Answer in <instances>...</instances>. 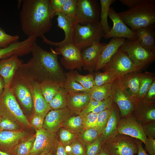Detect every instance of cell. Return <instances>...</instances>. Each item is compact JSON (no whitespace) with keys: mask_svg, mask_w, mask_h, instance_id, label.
<instances>
[{"mask_svg":"<svg viewBox=\"0 0 155 155\" xmlns=\"http://www.w3.org/2000/svg\"><path fill=\"white\" fill-rule=\"evenodd\" d=\"M112 96L102 101L100 104L95 108L91 112L98 113L106 109L111 108L114 104Z\"/></svg>","mask_w":155,"mask_h":155,"instance_id":"48","label":"cell"},{"mask_svg":"<svg viewBox=\"0 0 155 155\" xmlns=\"http://www.w3.org/2000/svg\"><path fill=\"white\" fill-rule=\"evenodd\" d=\"M144 144L146 150L150 155H155V139L147 137Z\"/></svg>","mask_w":155,"mask_h":155,"instance_id":"52","label":"cell"},{"mask_svg":"<svg viewBox=\"0 0 155 155\" xmlns=\"http://www.w3.org/2000/svg\"><path fill=\"white\" fill-rule=\"evenodd\" d=\"M131 114L141 124L155 121V101L135 99Z\"/></svg>","mask_w":155,"mask_h":155,"instance_id":"17","label":"cell"},{"mask_svg":"<svg viewBox=\"0 0 155 155\" xmlns=\"http://www.w3.org/2000/svg\"><path fill=\"white\" fill-rule=\"evenodd\" d=\"M51 51L57 55H62L61 62L66 69L81 71L83 66L81 51L74 44L57 47L54 49L51 48Z\"/></svg>","mask_w":155,"mask_h":155,"instance_id":"12","label":"cell"},{"mask_svg":"<svg viewBox=\"0 0 155 155\" xmlns=\"http://www.w3.org/2000/svg\"><path fill=\"white\" fill-rule=\"evenodd\" d=\"M125 24L133 31L142 27L154 28L155 0H142L138 5L118 13Z\"/></svg>","mask_w":155,"mask_h":155,"instance_id":"3","label":"cell"},{"mask_svg":"<svg viewBox=\"0 0 155 155\" xmlns=\"http://www.w3.org/2000/svg\"><path fill=\"white\" fill-rule=\"evenodd\" d=\"M0 117L10 119L24 126L31 127L9 88H5L0 96Z\"/></svg>","mask_w":155,"mask_h":155,"instance_id":"5","label":"cell"},{"mask_svg":"<svg viewBox=\"0 0 155 155\" xmlns=\"http://www.w3.org/2000/svg\"><path fill=\"white\" fill-rule=\"evenodd\" d=\"M98 114L91 112L82 117L84 129L94 127Z\"/></svg>","mask_w":155,"mask_h":155,"instance_id":"47","label":"cell"},{"mask_svg":"<svg viewBox=\"0 0 155 155\" xmlns=\"http://www.w3.org/2000/svg\"><path fill=\"white\" fill-rule=\"evenodd\" d=\"M101 101H97L90 99L89 102L81 111L79 115L82 117L91 112L95 108L100 104Z\"/></svg>","mask_w":155,"mask_h":155,"instance_id":"51","label":"cell"},{"mask_svg":"<svg viewBox=\"0 0 155 155\" xmlns=\"http://www.w3.org/2000/svg\"><path fill=\"white\" fill-rule=\"evenodd\" d=\"M31 82L33 88V113L45 117L51 109L41 93L40 84Z\"/></svg>","mask_w":155,"mask_h":155,"instance_id":"25","label":"cell"},{"mask_svg":"<svg viewBox=\"0 0 155 155\" xmlns=\"http://www.w3.org/2000/svg\"><path fill=\"white\" fill-rule=\"evenodd\" d=\"M113 105L111 108L106 109L98 114L96 125L94 128L98 131L99 136L106 126L113 111Z\"/></svg>","mask_w":155,"mask_h":155,"instance_id":"38","label":"cell"},{"mask_svg":"<svg viewBox=\"0 0 155 155\" xmlns=\"http://www.w3.org/2000/svg\"><path fill=\"white\" fill-rule=\"evenodd\" d=\"M69 146L70 148L69 155H86L85 145L77 138Z\"/></svg>","mask_w":155,"mask_h":155,"instance_id":"44","label":"cell"},{"mask_svg":"<svg viewBox=\"0 0 155 155\" xmlns=\"http://www.w3.org/2000/svg\"><path fill=\"white\" fill-rule=\"evenodd\" d=\"M126 39L123 38H113L103 48L99 55L95 69L96 71L102 69L111 60Z\"/></svg>","mask_w":155,"mask_h":155,"instance_id":"20","label":"cell"},{"mask_svg":"<svg viewBox=\"0 0 155 155\" xmlns=\"http://www.w3.org/2000/svg\"><path fill=\"white\" fill-rule=\"evenodd\" d=\"M35 130L36 138L34 144L28 155H39L43 153L53 155L58 141L56 133L43 128Z\"/></svg>","mask_w":155,"mask_h":155,"instance_id":"11","label":"cell"},{"mask_svg":"<svg viewBox=\"0 0 155 155\" xmlns=\"http://www.w3.org/2000/svg\"><path fill=\"white\" fill-rule=\"evenodd\" d=\"M53 155H69L65 148L60 141H58L57 147Z\"/></svg>","mask_w":155,"mask_h":155,"instance_id":"56","label":"cell"},{"mask_svg":"<svg viewBox=\"0 0 155 155\" xmlns=\"http://www.w3.org/2000/svg\"><path fill=\"white\" fill-rule=\"evenodd\" d=\"M27 134L21 131H0V151L8 154L9 151L26 137Z\"/></svg>","mask_w":155,"mask_h":155,"instance_id":"23","label":"cell"},{"mask_svg":"<svg viewBox=\"0 0 155 155\" xmlns=\"http://www.w3.org/2000/svg\"><path fill=\"white\" fill-rule=\"evenodd\" d=\"M5 88V83L2 77L0 75V96L2 94Z\"/></svg>","mask_w":155,"mask_h":155,"instance_id":"58","label":"cell"},{"mask_svg":"<svg viewBox=\"0 0 155 155\" xmlns=\"http://www.w3.org/2000/svg\"><path fill=\"white\" fill-rule=\"evenodd\" d=\"M120 49L127 54L140 72L147 68L155 59V54L142 47L137 38L126 40Z\"/></svg>","mask_w":155,"mask_h":155,"instance_id":"7","label":"cell"},{"mask_svg":"<svg viewBox=\"0 0 155 155\" xmlns=\"http://www.w3.org/2000/svg\"><path fill=\"white\" fill-rule=\"evenodd\" d=\"M113 83L100 86H94L90 93L91 98L100 102L112 96Z\"/></svg>","mask_w":155,"mask_h":155,"instance_id":"29","label":"cell"},{"mask_svg":"<svg viewBox=\"0 0 155 155\" xmlns=\"http://www.w3.org/2000/svg\"><path fill=\"white\" fill-rule=\"evenodd\" d=\"M100 5L96 0H78L75 17L82 24L100 21Z\"/></svg>","mask_w":155,"mask_h":155,"instance_id":"14","label":"cell"},{"mask_svg":"<svg viewBox=\"0 0 155 155\" xmlns=\"http://www.w3.org/2000/svg\"><path fill=\"white\" fill-rule=\"evenodd\" d=\"M22 63V61L16 55L0 61V75L4 80L5 88H9L16 72Z\"/></svg>","mask_w":155,"mask_h":155,"instance_id":"22","label":"cell"},{"mask_svg":"<svg viewBox=\"0 0 155 155\" xmlns=\"http://www.w3.org/2000/svg\"><path fill=\"white\" fill-rule=\"evenodd\" d=\"M113 75L116 78L133 72L139 71L127 54L120 48L111 60L102 69Z\"/></svg>","mask_w":155,"mask_h":155,"instance_id":"10","label":"cell"},{"mask_svg":"<svg viewBox=\"0 0 155 155\" xmlns=\"http://www.w3.org/2000/svg\"><path fill=\"white\" fill-rule=\"evenodd\" d=\"M75 80L83 87L90 91L95 86L94 74L90 73L83 75L80 74L77 71H73Z\"/></svg>","mask_w":155,"mask_h":155,"instance_id":"37","label":"cell"},{"mask_svg":"<svg viewBox=\"0 0 155 155\" xmlns=\"http://www.w3.org/2000/svg\"><path fill=\"white\" fill-rule=\"evenodd\" d=\"M36 38L34 36L30 37L22 41H18L7 47L0 48V59L14 55L22 56L30 53Z\"/></svg>","mask_w":155,"mask_h":155,"instance_id":"19","label":"cell"},{"mask_svg":"<svg viewBox=\"0 0 155 155\" xmlns=\"http://www.w3.org/2000/svg\"><path fill=\"white\" fill-rule=\"evenodd\" d=\"M137 140V143L138 147V155H149L146 153L142 145L143 142L139 140Z\"/></svg>","mask_w":155,"mask_h":155,"instance_id":"57","label":"cell"},{"mask_svg":"<svg viewBox=\"0 0 155 155\" xmlns=\"http://www.w3.org/2000/svg\"><path fill=\"white\" fill-rule=\"evenodd\" d=\"M145 101H155V80L152 84L146 94L142 99Z\"/></svg>","mask_w":155,"mask_h":155,"instance_id":"53","label":"cell"},{"mask_svg":"<svg viewBox=\"0 0 155 155\" xmlns=\"http://www.w3.org/2000/svg\"><path fill=\"white\" fill-rule=\"evenodd\" d=\"M19 38L18 35L9 34L0 27V48L7 47L18 41Z\"/></svg>","mask_w":155,"mask_h":155,"instance_id":"42","label":"cell"},{"mask_svg":"<svg viewBox=\"0 0 155 155\" xmlns=\"http://www.w3.org/2000/svg\"><path fill=\"white\" fill-rule=\"evenodd\" d=\"M63 126L77 134H79L84 129L82 117L79 115L69 116L65 120Z\"/></svg>","mask_w":155,"mask_h":155,"instance_id":"36","label":"cell"},{"mask_svg":"<svg viewBox=\"0 0 155 155\" xmlns=\"http://www.w3.org/2000/svg\"><path fill=\"white\" fill-rule=\"evenodd\" d=\"M44 118V117L33 113L29 122L31 127L37 129L42 128Z\"/></svg>","mask_w":155,"mask_h":155,"instance_id":"50","label":"cell"},{"mask_svg":"<svg viewBox=\"0 0 155 155\" xmlns=\"http://www.w3.org/2000/svg\"><path fill=\"white\" fill-rule=\"evenodd\" d=\"M66 0H50L51 6L55 12H61Z\"/></svg>","mask_w":155,"mask_h":155,"instance_id":"54","label":"cell"},{"mask_svg":"<svg viewBox=\"0 0 155 155\" xmlns=\"http://www.w3.org/2000/svg\"><path fill=\"white\" fill-rule=\"evenodd\" d=\"M0 155H9V154L6 152L0 151Z\"/></svg>","mask_w":155,"mask_h":155,"instance_id":"60","label":"cell"},{"mask_svg":"<svg viewBox=\"0 0 155 155\" xmlns=\"http://www.w3.org/2000/svg\"><path fill=\"white\" fill-rule=\"evenodd\" d=\"M112 96L122 117L131 113L134 107L133 100L121 77L116 78L113 82Z\"/></svg>","mask_w":155,"mask_h":155,"instance_id":"13","label":"cell"},{"mask_svg":"<svg viewBox=\"0 0 155 155\" xmlns=\"http://www.w3.org/2000/svg\"><path fill=\"white\" fill-rule=\"evenodd\" d=\"M36 138L35 134L26 138L10 150V155H28L32 149Z\"/></svg>","mask_w":155,"mask_h":155,"instance_id":"30","label":"cell"},{"mask_svg":"<svg viewBox=\"0 0 155 155\" xmlns=\"http://www.w3.org/2000/svg\"><path fill=\"white\" fill-rule=\"evenodd\" d=\"M142 0H119L122 4L125 5L129 9L133 8L138 5Z\"/></svg>","mask_w":155,"mask_h":155,"instance_id":"55","label":"cell"},{"mask_svg":"<svg viewBox=\"0 0 155 155\" xmlns=\"http://www.w3.org/2000/svg\"><path fill=\"white\" fill-rule=\"evenodd\" d=\"M60 142L64 147L69 145L78 137V134L65 128H61L59 133Z\"/></svg>","mask_w":155,"mask_h":155,"instance_id":"40","label":"cell"},{"mask_svg":"<svg viewBox=\"0 0 155 155\" xmlns=\"http://www.w3.org/2000/svg\"><path fill=\"white\" fill-rule=\"evenodd\" d=\"M117 129L118 134L135 138L144 143L147 137L143 131L142 124L135 119L131 113L119 118Z\"/></svg>","mask_w":155,"mask_h":155,"instance_id":"15","label":"cell"},{"mask_svg":"<svg viewBox=\"0 0 155 155\" xmlns=\"http://www.w3.org/2000/svg\"><path fill=\"white\" fill-rule=\"evenodd\" d=\"M73 112L67 107L61 109L51 110L45 117L43 128L51 132L55 133Z\"/></svg>","mask_w":155,"mask_h":155,"instance_id":"18","label":"cell"},{"mask_svg":"<svg viewBox=\"0 0 155 155\" xmlns=\"http://www.w3.org/2000/svg\"><path fill=\"white\" fill-rule=\"evenodd\" d=\"M103 144L99 137L93 142L85 146L86 155H97L101 150Z\"/></svg>","mask_w":155,"mask_h":155,"instance_id":"46","label":"cell"},{"mask_svg":"<svg viewBox=\"0 0 155 155\" xmlns=\"http://www.w3.org/2000/svg\"><path fill=\"white\" fill-rule=\"evenodd\" d=\"M55 15L57 16V26L63 30L65 38L60 42H54L49 40L44 35L41 37L43 42L49 45L58 47L74 44L76 27L78 23L75 17L69 16L61 12H55Z\"/></svg>","mask_w":155,"mask_h":155,"instance_id":"9","label":"cell"},{"mask_svg":"<svg viewBox=\"0 0 155 155\" xmlns=\"http://www.w3.org/2000/svg\"><path fill=\"white\" fill-rule=\"evenodd\" d=\"M90 98V93L80 92L67 93V107L73 113L79 114Z\"/></svg>","mask_w":155,"mask_h":155,"instance_id":"24","label":"cell"},{"mask_svg":"<svg viewBox=\"0 0 155 155\" xmlns=\"http://www.w3.org/2000/svg\"><path fill=\"white\" fill-rule=\"evenodd\" d=\"M102 148L109 155H134L138 152L136 140L119 134L105 142Z\"/></svg>","mask_w":155,"mask_h":155,"instance_id":"8","label":"cell"},{"mask_svg":"<svg viewBox=\"0 0 155 155\" xmlns=\"http://www.w3.org/2000/svg\"><path fill=\"white\" fill-rule=\"evenodd\" d=\"M154 80V72L146 71L143 73H141L139 93L137 97L134 100L142 99Z\"/></svg>","mask_w":155,"mask_h":155,"instance_id":"31","label":"cell"},{"mask_svg":"<svg viewBox=\"0 0 155 155\" xmlns=\"http://www.w3.org/2000/svg\"><path fill=\"white\" fill-rule=\"evenodd\" d=\"M31 53V58L19 68L22 73L31 82H51L63 87L65 73L58 61V55L43 49L36 42Z\"/></svg>","mask_w":155,"mask_h":155,"instance_id":"1","label":"cell"},{"mask_svg":"<svg viewBox=\"0 0 155 155\" xmlns=\"http://www.w3.org/2000/svg\"><path fill=\"white\" fill-rule=\"evenodd\" d=\"M94 74L95 86H100L112 83L116 78L113 75L107 71L96 73Z\"/></svg>","mask_w":155,"mask_h":155,"instance_id":"41","label":"cell"},{"mask_svg":"<svg viewBox=\"0 0 155 155\" xmlns=\"http://www.w3.org/2000/svg\"><path fill=\"white\" fill-rule=\"evenodd\" d=\"M106 44L99 42L93 44L82 50L81 55L82 67L84 69L91 73L95 70L100 54Z\"/></svg>","mask_w":155,"mask_h":155,"instance_id":"21","label":"cell"},{"mask_svg":"<svg viewBox=\"0 0 155 155\" xmlns=\"http://www.w3.org/2000/svg\"><path fill=\"white\" fill-rule=\"evenodd\" d=\"M97 155H109V154L102 147L101 150Z\"/></svg>","mask_w":155,"mask_h":155,"instance_id":"59","label":"cell"},{"mask_svg":"<svg viewBox=\"0 0 155 155\" xmlns=\"http://www.w3.org/2000/svg\"><path fill=\"white\" fill-rule=\"evenodd\" d=\"M104 35L100 21L83 24L78 23L75 29L74 44L81 51L93 44L100 42Z\"/></svg>","mask_w":155,"mask_h":155,"instance_id":"6","label":"cell"},{"mask_svg":"<svg viewBox=\"0 0 155 155\" xmlns=\"http://www.w3.org/2000/svg\"><path fill=\"white\" fill-rule=\"evenodd\" d=\"M115 0H100V22L104 34L108 33L111 28L108 21V16L111 5L116 1Z\"/></svg>","mask_w":155,"mask_h":155,"instance_id":"32","label":"cell"},{"mask_svg":"<svg viewBox=\"0 0 155 155\" xmlns=\"http://www.w3.org/2000/svg\"><path fill=\"white\" fill-rule=\"evenodd\" d=\"M78 3V0H66L61 12L67 16L75 17L77 11Z\"/></svg>","mask_w":155,"mask_h":155,"instance_id":"45","label":"cell"},{"mask_svg":"<svg viewBox=\"0 0 155 155\" xmlns=\"http://www.w3.org/2000/svg\"><path fill=\"white\" fill-rule=\"evenodd\" d=\"M67 94L64 88L61 87L49 104L51 110L61 109L67 107Z\"/></svg>","mask_w":155,"mask_h":155,"instance_id":"35","label":"cell"},{"mask_svg":"<svg viewBox=\"0 0 155 155\" xmlns=\"http://www.w3.org/2000/svg\"><path fill=\"white\" fill-rule=\"evenodd\" d=\"M39 155H52L48 154L43 153V154H42Z\"/></svg>","mask_w":155,"mask_h":155,"instance_id":"61","label":"cell"},{"mask_svg":"<svg viewBox=\"0 0 155 155\" xmlns=\"http://www.w3.org/2000/svg\"><path fill=\"white\" fill-rule=\"evenodd\" d=\"M143 131L148 137L155 138V121H150L142 125Z\"/></svg>","mask_w":155,"mask_h":155,"instance_id":"49","label":"cell"},{"mask_svg":"<svg viewBox=\"0 0 155 155\" xmlns=\"http://www.w3.org/2000/svg\"><path fill=\"white\" fill-rule=\"evenodd\" d=\"M9 88L22 109L33 112V88L31 82L19 68L16 72Z\"/></svg>","mask_w":155,"mask_h":155,"instance_id":"4","label":"cell"},{"mask_svg":"<svg viewBox=\"0 0 155 155\" xmlns=\"http://www.w3.org/2000/svg\"><path fill=\"white\" fill-rule=\"evenodd\" d=\"M134 31L142 46L148 51L155 54V34L153 28L142 27Z\"/></svg>","mask_w":155,"mask_h":155,"instance_id":"26","label":"cell"},{"mask_svg":"<svg viewBox=\"0 0 155 155\" xmlns=\"http://www.w3.org/2000/svg\"><path fill=\"white\" fill-rule=\"evenodd\" d=\"M20 12L22 31L28 37H41L50 31L55 16L50 0H24Z\"/></svg>","mask_w":155,"mask_h":155,"instance_id":"2","label":"cell"},{"mask_svg":"<svg viewBox=\"0 0 155 155\" xmlns=\"http://www.w3.org/2000/svg\"><path fill=\"white\" fill-rule=\"evenodd\" d=\"M99 137L98 131L94 128L84 129L78 135L79 139L85 146L93 142Z\"/></svg>","mask_w":155,"mask_h":155,"instance_id":"39","label":"cell"},{"mask_svg":"<svg viewBox=\"0 0 155 155\" xmlns=\"http://www.w3.org/2000/svg\"><path fill=\"white\" fill-rule=\"evenodd\" d=\"M141 73L138 71L128 73L121 77L129 94L133 100L139 93Z\"/></svg>","mask_w":155,"mask_h":155,"instance_id":"28","label":"cell"},{"mask_svg":"<svg viewBox=\"0 0 155 155\" xmlns=\"http://www.w3.org/2000/svg\"><path fill=\"white\" fill-rule=\"evenodd\" d=\"M108 16L113 22V26L104 34V38H123L130 40L137 38L135 32L125 24L113 8L110 7Z\"/></svg>","mask_w":155,"mask_h":155,"instance_id":"16","label":"cell"},{"mask_svg":"<svg viewBox=\"0 0 155 155\" xmlns=\"http://www.w3.org/2000/svg\"><path fill=\"white\" fill-rule=\"evenodd\" d=\"M73 70L65 73V81L63 88L68 93L82 92L90 93V91L83 87L75 80Z\"/></svg>","mask_w":155,"mask_h":155,"instance_id":"34","label":"cell"},{"mask_svg":"<svg viewBox=\"0 0 155 155\" xmlns=\"http://www.w3.org/2000/svg\"><path fill=\"white\" fill-rule=\"evenodd\" d=\"M40 85L41 93L49 104L62 87L57 83L49 82H42Z\"/></svg>","mask_w":155,"mask_h":155,"instance_id":"33","label":"cell"},{"mask_svg":"<svg viewBox=\"0 0 155 155\" xmlns=\"http://www.w3.org/2000/svg\"><path fill=\"white\" fill-rule=\"evenodd\" d=\"M119 117L118 108L114 103L113 110L106 126L99 137L103 144L118 134L117 125Z\"/></svg>","mask_w":155,"mask_h":155,"instance_id":"27","label":"cell"},{"mask_svg":"<svg viewBox=\"0 0 155 155\" xmlns=\"http://www.w3.org/2000/svg\"><path fill=\"white\" fill-rule=\"evenodd\" d=\"M19 124L13 120L5 117H0V131L20 130Z\"/></svg>","mask_w":155,"mask_h":155,"instance_id":"43","label":"cell"}]
</instances>
